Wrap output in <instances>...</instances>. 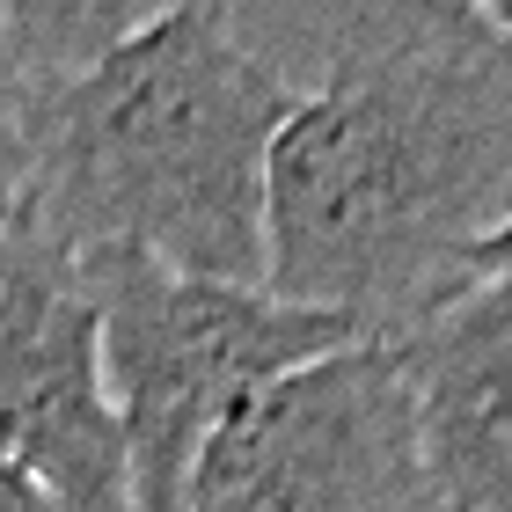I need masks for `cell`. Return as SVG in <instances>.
I'll return each instance as SVG.
<instances>
[{
    "mask_svg": "<svg viewBox=\"0 0 512 512\" xmlns=\"http://www.w3.org/2000/svg\"><path fill=\"white\" fill-rule=\"evenodd\" d=\"M461 8H469V15H483L498 37H512V0H461Z\"/></svg>",
    "mask_w": 512,
    "mask_h": 512,
    "instance_id": "8fae6325",
    "label": "cell"
},
{
    "mask_svg": "<svg viewBox=\"0 0 512 512\" xmlns=\"http://www.w3.org/2000/svg\"><path fill=\"white\" fill-rule=\"evenodd\" d=\"M512 213V37L461 0H374L264 169V293L395 344L469 293Z\"/></svg>",
    "mask_w": 512,
    "mask_h": 512,
    "instance_id": "6da1fadb",
    "label": "cell"
},
{
    "mask_svg": "<svg viewBox=\"0 0 512 512\" xmlns=\"http://www.w3.org/2000/svg\"><path fill=\"white\" fill-rule=\"evenodd\" d=\"M461 271H469V286H498V293H512V213L469 249V264H461Z\"/></svg>",
    "mask_w": 512,
    "mask_h": 512,
    "instance_id": "9c48e42d",
    "label": "cell"
},
{
    "mask_svg": "<svg viewBox=\"0 0 512 512\" xmlns=\"http://www.w3.org/2000/svg\"><path fill=\"white\" fill-rule=\"evenodd\" d=\"M0 469L66 512H132L81 256L0 213Z\"/></svg>",
    "mask_w": 512,
    "mask_h": 512,
    "instance_id": "5b68a950",
    "label": "cell"
},
{
    "mask_svg": "<svg viewBox=\"0 0 512 512\" xmlns=\"http://www.w3.org/2000/svg\"><path fill=\"white\" fill-rule=\"evenodd\" d=\"M103 344V395L125 447L132 512H183L191 469L227 417L308 359L359 344L344 315L293 308L264 286L183 278L147 256H81Z\"/></svg>",
    "mask_w": 512,
    "mask_h": 512,
    "instance_id": "3957f363",
    "label": "cell"
},
{
    "mask_svg": "<svg viewBox=\"0 0 512 512\" xmlns=\"http://www.w3.org/2000/svg\"><path fill=\"white\" fill-rule=\"evenodd\" d=\"M22 176H30V74L0 44V213H22Z\"/></svg>",
    "mask_w": 512,
    "mask_h": 512,
    "instance_id": "ba28073f",
    "label": "cell"
},
{
    "mask_svg": "<svg viewBox=\"0 0 512 512\" xmlns=\"http://www.w3.org/2000/svg\"><path fill=\"white\" fill-rule=\"evenodd\" d=\"M0 512H66L52 491H37L30 476H15V469H0Z\"/></svg>",
    "mask_w": 512,
    "mask_h": 512,
    "instance_id": "30bf717a",
    "label": "cell"
},
{
    "mask_svg": "<svg viewBox=\"0 0 512 512\" xmlns=\"http://www.w3.org/2000/svg\"><path fill=\"white\" fill-rule=\"evenodd\" d=\"M183 512H439L395 344H337L249 395L205 439Z\"/></svg>",
    "mask_w": 512,
    "mask_h": 512,
    "instance_id": "277c9868",
    "label": "cell"
},
{
    "mask_svg": "<svg viewBox=\"0 0 512 512\" xmlns=\"http://www.w3.org/2000/svg\"><path fill=\"white\" fill-rule=\"evenodd\" d=\"M439 512H512V293L469 286L395 337Z\"/></svg>",
    "mask_w": 512,
    "mask_h": 512,
    "instance_id": "8992f818",
    "label": "cell"
},
{
    "mask_svg": "<svg viewBox=\"0 0 512 512\" xmlns=\"http://www.w3.org/2000/svg\"><path fill=\"white\" fill-rule=\"evenodd\" d=\"M183 8H227V0H0V44L30 81H52Z\"/></svg>",
    "mask_w": 512,
    "mask_h": 512,
    "instance_id": "52a82bcc",
    "label": "cell"
},
{
    "mask_svg": "<svg viewBox=\"0 0 512 512\" xmlns=\"http://www.w3.org/2000/svg\"><path fill=\"white\" fill-rule=\"evenodd\" d=\"M293 96L227 8L161 15L74 74L30 81L22 220L74 256L125 249L183 278L264 286V169Z\"/></svg>",
    "mask_w": 512,
    "mask_h": 512,
    "instance_id": "7a4b0ae2",
    "label": "cell"
}]
</instances>
